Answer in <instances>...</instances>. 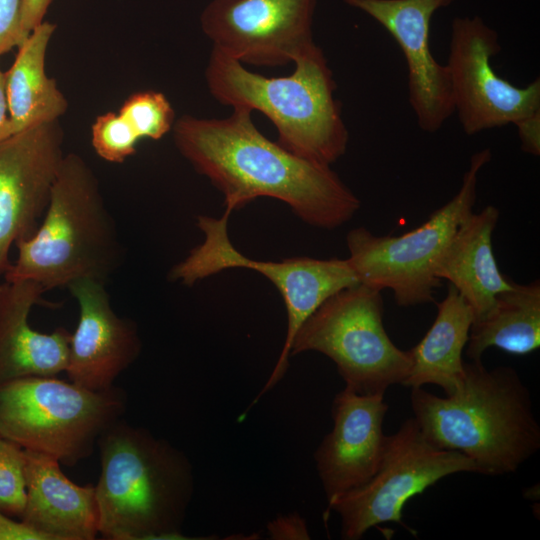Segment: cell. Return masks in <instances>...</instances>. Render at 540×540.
I'll return each instance as SVG.
<instances>
[{
    "mask_svg": "<svg viewBox=\"0 0 540 540\" xmlns=\"http://www.w3.org/2000/svg\"><path fill=\"white\" fill-rule=\"evenodd\" d=\"M171 131L181 155L224 195L225 211L269 197L286 203L312 226L334 229L360 208L359 198L330 165L268 139L247 108L233 107L222 119L183 115Z\"/></svg>",
    "mask_w": 540,
    "mask_h": 540,
    "instance_id": "6da1fadb",
    "label": "cell"
},
{
    "mask_svg": "<svg viewBox=\"0 0 540 540\" xmlns=\"http://www.w3.org/2000/svg\"><path fill=\"white\" fill-rule=\"evenodd\" d=\"M413 418L438 448L468 457L477 472L514 473L540 449V425L527 386L513 367L465 362L464 376L445 397L411 388Z\"/></svg>",
    "mask_w": 540,
    "mask_h": 540,
    "instance_id": "7a4b0ae2",
    "label": "cell"
},
{
    "mask_svg": "<svg viewBox=\"0 0 540 540\" xmlns=\"http://www.w3.org/2000/svg\"><path fill=\"white\" fill-rule=\"evenodd\" d=\"M95 495L99 534L108 540L184 539L193 494L188 458L164 439L119 419L99 437Z\"/></svg>",
    "mask_w": 540,
    "mask_h": 540,
    "instance_id": "3957f363",
    "label": "cell"
},
{
    "mask_svg": "<svg viewBox=\"0 0 540 540\" xmlns=\"http://www.w3.org/2000/svg\"><path fill=\"white\" fill-rule=\"evenodd\" d=\"M294 63L290 75L266 77L212 49L206 84L219 103L264 114L277 130V142L287 150L331 165L345 154L349 141L332 70L316 43Z\"/></svg>",
    "mask_w": 540,
    "mask_h": 540,
    "instance_id": "277c9868",
    "label": "cell"
},
{
    "mask_svg": "<svg viewBox=\"0 0 540 540\" xmlns=\"http://www.w3.org/2000/svg\"><path fill=\"white\" fill-rule=\"evenodd\" d=\"M5 280H32L45 291L90 279L106 284L122 245L99 181L78 154H65L35 232L15 244Z\"/></svg>",
    "mask_w": 540,
    "mask_h": 540,
    "instance_id": "5b68a950",
    "label": "cell"
},
{
    "mask_svg": "<svg viewBox=\"0 0 540 540\" xmlns=\"http://www.w3.org/2000/svg\"><path fill=\"white\" fill-rule=\"evenodd\" d=\"M125 407L114 386L91 390L55 376L9 380L0 383V437L72 466L93 452Z\"/></svg>",
    "mask_w": 540,
    "mask_h": 540,
    "instance_id": "8992f818",
    "label": "cell"
},
{
    "mask_svg": "<svg viewBox=\"0 0 540 540\" xmlns=\"http://www.w3.org/2000/svg\"><path fill=\"white\" fill-rule=\"evenodd\" d=\"M492 153L484 148L470 158L458 192L417 228L399 236H377L364 227L346 237L347 258L359 283L393 292L401 307L434 302L441 280L435 275L440 254L462 222L473 212L477 179Z\"/></svg>",
    "mask_w": 540,
    "mask_h": 540,
    "instance_id": "52a82bcc",
    "label": "cell"
},
{
    "mask_svg": "<svg viewBox=\"0 0 540 540\" xmlns=\"http://www.w3.org/2000/svg\"><path fill=\"white\" fill-rule=\"evenodd\" d=\"M316 351L330 358L345 387L360 394H385L403 385L412 365L383 324L381 291L358 283L327 298L301 325L290 355Z\"/></svg>",
    "mask_w": 540,
    "mask_h": 540,
    "instance_id": "ba28073f",
    "label": "cell"
},
{
    "mask_svg": "<svg viewBox=\"0 0 540 540\" xmlns=\"http://www.w3.org/2000/svg\"><path fill=\"white\" fill-rule=\"evenodd\" d=\"M230 212L221 218L199 215L197 225L203 242L170 271L173 281L192 286L197 281L230 268L255 270L270 280L283 297L287 310V333L278 360L264 387L251 405L271 390L289 366L294 336L305 320L330 296L359 283L347 259L293 257L280 262L258 261L241 254L232 245L227 231Z\"/></svg>",
    "mask_w": 540,
    "mask_h": 540,
    "instance_id": "9c48e42d",
    "label": "cell"
},
{
    "mask_svg": "<svg viewBox=\"0 0 540 540\" xmlns=\"http://www.w3.org/2000/svg\"><path fill=\"white\" fill-rule=\"evenodd\" d=\"M477 472L463 454L441 449L421 433L414 418L387 436L380 466L363 485L328 503L341 519V538L358 540L371 528L387 522L402 523L405 504L442 478Z\"/></svg>",
    "mask_w": 540,
    "mask_h": 540,
    "instance_id": "30bf717a",
    "label": "cell"
},
{
    "mask_svg": "<svg viewBox=\"0 0 540 540\" xmlns=\"http://www.w3.org/2000/svg\"><path fill=\"white\" fill-rule=\"evenodd\" d=\"M501 51L496 30L479 16L455 17L446 68L454 113L465 134L515 125L540 111V80L519 87L498 75L491 60Z\"/></svg>",
    "mask_w": 540,
    "mask_h": 540,
    "instance_id": "8fae6325",
    "label": "cell"
},
{
    "mask_svg": "<svg viewBox=\"0 0 540 540\" xmlns=\"http://www.w3.org/2000/svg\"><path fill=\"white\" fill-rule=\"evenodd\" d=\"M317 0H212L200 23L213 49L258 66H282L315 44Z\"/></svg>",
    "mask_w": 540,
    "mask_h": 540,
    "instance_id": "7c38bea8",
    "label": "cell"
},
{
    "mask_svg": "<svg viewBox=\"0 0 540 540\" xmlns=\"http://www.w3.org/2000/svg\"><path fill=\"white\" fill-rule=\"evenodd\" d=\"M64 156L59 120L0 142V276L11 266L12 246L42 220Z\"/></svg>",
    "mask_w": 540,
    "mask_h": 540,
    "instance_id": "4fadbf2b",
    "label": "cell"
},
{
    "mask_svg": "<svg viewBox=\"0 0 540 540\" xmlns=\"http://www.w3.org/2000/svg\"><path fill=\"white\" fill-rule=\"evenodd\" d=\"M456 0H344L369 15L395 39L407 65L408 101L417 125L435 133L454 114L452 91L445 64L430 48L434 13Z\"/></svg>",
    "mask_w": 540,
    "mask_h": 540,
    "instance_id": "5bb4252c",
    "label": "cell"
},
{
    "mask_svg": "<svg viewBox=\"0 0 540 540\" xmlns=\"http://www.w3.org/2000/svg\"><path fill=\"white\" fill-rule=\"evenodd\" d=\"M384 394H360L347 387L332 405L333 428L314 454L328 503L369 481L378 470L387 435Z\"/></svg>",
    "mask_w": 540,
    "mask_h": 540,
    "instance_id": "9a60e30c",
    "label": "cell"
},
{
    "mask_svg": "<svg viewBox=\"0 0 540 540\" xmlns=\"http://www.w3.org/2000/svg\"><path fill=\"white\" fill-rule=\"evenodd\" d=\"M68 289L79 305V320L65 372L82 387L109 389L140 354L137 327L114 312L104 283L85 279Z\"/></svg>",
    "mask_w": 540,
    "mask_h": 540,
    "instance_id": "2e32d148",
    "label": "cell"
},
{
    "mask_svg": "<svg viewBox=\"0 0 540 540\" xmlns=\"http://www.w3.org/2000/svg\"><path fill=\"white\" fill-rule=\"evenodd\" d=\"M45 289L32 280L0 283V383L31 376H56L68 364L71 333L63 327L42 333L29 324Z\"/></svg>",
    "mask_w": 540,
    "mask_h": 540,
    "instance_id": "e0dca14e",
    "label": "cell"
},
{
    "mask_svg": "<svg viewBox=\"0 0 540 540\" xmlns=\"http://www.w3.org/2000/svg\"><path fill=\"white\" fill-rule=\"evenodd\" d=\"M25 459L27 497L21 520L50 540L95 539L99 534L95 486L72 482L49 455L25 450Z\"/></svg>",
    "mask_w": 540,
    "mask_h": 540,
    "instance_id": "ac0fdd59",
    "label": "cell"
},
{
    "mask_svg": "<svg viewBox=\"0 0 540 540\" xmlns=\"http://www.w3.org/2000/svg\"><path fill=\"white\" fill-rule=\"evenodd\" d=\"M499 210L487 205L471 213L458 227L435 264L438 279L447 280L470 306L474 320L493 306L496 296L513 287L502 274L492 250V234Z\"/></svg>",
    "mask_w": 540,
    "mask_h": 540,
    "instance_id": "d6986e66",
    "label": "cell"
},
{
    "mask_svg": "<svg viewBox=\"0 0 540 540\" xmlns=\"http://www.w3.org/2000/svg\"><path fill=\"white\" fill-rule=\"evenodd\" d=\"M473 320L470 306L448 284L445 298L437 304L433 324L409 350L412 365L403 385L421 388L432 384L441 387L446 395L453 393L464 376L463 352Z\"/></svg>",
    "mask_w": 540,
    "mask_h": 540,
    "instance_id": "ffe728a7",
    "label": "cell"
},
{
    "mask_svg": "<svg viewBox=\"0 0 540 540\" xmlns=\"http://www.w3.org/2000/svg\"><path fill=\"white\" fill-rule=\"evenodd\" d=\"M55 25L43 21L18 47V53L5 72L6 93L13 135L59 120L68 102L45 70L47 48Z\"/></svg>",
    "mask_w": 540,
    "mask_h": 540,
    "instance_id": "44dd1931",
    "label": "cell"
},
{
    "mask_svg": "<svg viewBox=\"0 0 540 540\" xmlns=\"http://www.w3.org/2000/svg\"><path fill=\"white\" fill-rule=\"evenodd\" d=\"M466 355L472 361L481 360L490 347L507 353L525 355L540 346V282L514 283L499 293L492 308L473 321Z\"/></svg>",
    "mask_w": 540,
    "mask_h": 540,
    "instance_id": "7402d4cb",
    "label": "cell"
},
{
    "mask_svg": "<svg viewBox=\"0 0 540 540\" xmlns=\"http://www.w3.org/2000/svg\"><path fill=\"white\" fill-rule=\"evenodd\" d=\"M133 128L139 139L159 140L175 123V111L167 97L158 91L130 95L118 112Z\"/></svg>",
    "mask_w": 540,
    "mask_h": 540,
    "instance_id": "603a6c76",
    "label": "cell"
},
{
    "mask_svg": "<svg viewBox=\"0 0 540 540\" xmlns=\"http://www.w3.org/2000/svg\"><path fill=\"white\" fill-rule=\"evenodd\" d=\"M25 450L0 437V511L22 517L26 506Z\"/></svg>",
    "mask_w": 540,
    "mask_h": 540,
    "instance_id": "cb8c5ba5",
    "label": "cell"
},
{
    "mask_svg": "<svg viewBox=\"0 0 540 540\" xmlns=\"http://www.w3.org/2000/svg\"><path fill=\"white\" fill-rule=\"evenodd\" d=\"M139 137L119 114L99 115L91 127V144L99 157L111 163H122L136 152Z\"/></svg>",
    "mask_w": 540,
    "mask_h": 540,
    "instance_id": "d4e9b609",
    "label": "cell"
},
{
    "mask_svg": "<svg viewBox=\"0 0 540 540\" xmlns=\"http://www.w3.org/2000/svg\"><path fill=\"white\" fill-rule=\"evenodd\" d=\"M23 0H0V56L27 38L22 29Z\"/></svg>",
    "mask_w": 540,
    "mask_h": 540,
    "instance_id": "484cf974",
    "label": "cell"
},
{
    "mask_svg": "<svg viewBox=\"0 0 540 540\" xmlns=\"http://www.w3.org/2000/svg\"><path fill=\"white\" fill-rule=\"evenodd\" d=\"M268 533L272 539H309L304 519L297 513L280 516L269 522Z\"/></svg>",
    "mask_w": 540,
    "mask_h": 540,
    "instance_id": "4316f807",
    "label": "cell"
},
{
    "mask_svg": "<svg viewBox=\"0 0 540 540\" xmlns=\"http://www.w3.org/2000/svg\"><path fill=\"white\" fill-rule=\"evenodd\" d=\"M0 540H50L42 532L24 521L12 520L11 516L0 511Z\"/></svg>",
    "mask_w": 540,
    "mask_h": 540,
    "instance_id": "83f0119b",
    "label": "cell"
},
{
    "mask_svg": "<svg viewBox=\"0 0 540 540\" xmlns=\"http://www.w3.org/2000/svg\"><path fill=\"white\" fill-rule=\"evenodd\" d=\"M522 151L540 155V111L515 124Z\"/></svg>",
    "mask_w": 540,
    "mask_h": 540,
    "instance_id": "f1b7e54d",
    "label": "cell"
},
{
    "mask_svg": "<svg viewBox=\"0 0 540 540\" xmlns=\"http://www.w3.org/2000/svg\"><path fill=\"white\" fill-rule=\"evenodd\" d=\"M52 0H23L22 29L28 35L41 24Z\"/></svg>",
    "mask_w": 540,
    "mask_h": 540,
    "instance_id": "f546056e",
    "label": "cell"
},
{
    "mask_svg": "<svg viewBox=\"0 0 540 540\" xmlns=\"http://www.w3.org/2000/svg\"><path fill=\"white\" fill-rule=\"evenodd\" d=\"M13 135L6 93L5 72L0 69V142Z\"/></svg>",
    "mask_w": 540,
    "mask_h": 540,
    "instance_id": "4dcf8cb0",
    "label": "cell"
}]
</instances>
